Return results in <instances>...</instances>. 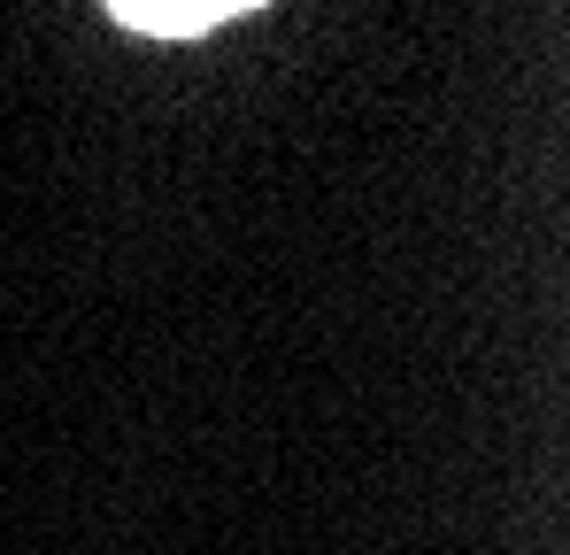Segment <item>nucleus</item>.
<instances>
[{
  "label": "nucleus",
  "instance_id": "1",
  "mask_svg": "<svg viewBox=\"0 0 570 555\" xmlns=\"http://www.w3.org/2000/svg\"><path fill=\"white\" fill-rule=\"evenodd\" d=\"M108 8L124 23H139V31H208V23L255 8V0H108Z\"/></svg>",
  "mask_w": 570,
  "mask_h": 555
}]
</instances>
